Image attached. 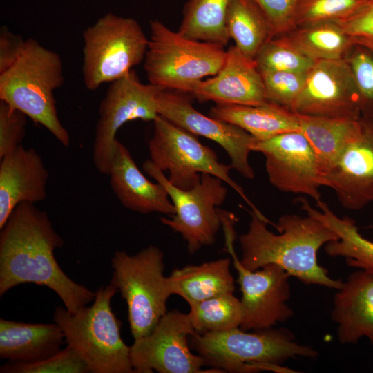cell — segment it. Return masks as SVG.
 <instances>
[{
  "label": "cell",
  "mask_w": 373,
  "mask_h": 373,
  "mask_svg": "<svg viewBox=\"0 0 373 373\" xmlns=\"http://www.w3.org/2000/svg\"><path fill=\"white\" fill-rule=\"evenodd\" d=\"M64 245L48 214L35 204L14 209L0 233V296L23 283L45 286L74 313L94 300L95 293L68 276L54 251Z\"/></svg>",
  "instance_id": "6da1fadb"
},
{
  "label": "cell",
  "mask_w": 373,
  "mask_h": 373,
  "mask_svg": "<svg viewBox=\"0 0 373 373\" xmlns=\"http://www.w3.org/2000/svg\"><path fill=\"white\" fill-rule=\"evenodd\" d=\"M248 231L238 238L241 264L249 270L274 264L305 285L339 289L343 282L328 275L317 261L319 249L338 236L321 220L307 214L281 216L274 224L278 234L267 229L271 223L253 211Z\"/></svg>",
  "instance_id": "7a4b0ae2"
},
{
  "label": "cell",
  "mask_w": 373,
  "mask_h": 373,
  "mask_svg": "<svg viewBox=\"0 0 373 373\" xmlns=\"http://www.w3.org/2000/svg\"><path fill=\"white\" fill-rule=\"evenodd\" d=\"M192 345L204 362L221 372L253 373L272 371L296 372L284 367L291 358H315L319 353L313 347L299 344L286 328L245 331L229 330L191 336Z\"/></svg>",
  "instance_id": "3957f363"
},
{
  "label": "cell",
  "mask_w": 373,
  "mask_h": 373,
  "mask_svg": "<svg viewBox=\"0 0 373 373\" xmlns=\"http://www.w3.org/2000/svg\"><path fill=\"white\" fill-rule=\"evenodd\" d=\"M64 82L59 55L28 39L17 60L0 73V100L46 128L67 147L70 135L59 120L54 97Z\"/></svg>",
  "instance_id": "277c9868"
},
{
  "label": "cell",
  "mask_w": 373,
  "mask_h": 373,
  "mask_svg": "<svg viewBox=\"0 0 373 373\" xmlns=\"http://www.w3.org/2000/svg\"><path fill=\"white\" fill-rule=\"evenodd\" d=\"M117 292L110 284L98 289L91 306L74 313L57 307L53 314L67 345L79 354L93 373L134 372L130 347L121 336V321L111 306Z\"/></svg>",
  "instance_id": "5b68a950"
},
{
  "label": "cell",
  "mask_w": 373,
  "mask_h": 373,
  "mask_svg": "<svg viewBox=\"0 0 373 373\" xmlns=\"http://www.w3.org/2000/svg\"><path fill=\"white\" fill-rule=\"evenodd\" d=\"M164 254L150 245L136 254L116 251L111 258V285L127 305L128 320L134 339L149 335L166 314V303L173 294L164 272Z\"/></svg>",
  "instance_id": "8992f818"
},
{
  "label": "cell",
  "mask_w": 373,
  "mask_h": 373,
  "mask_svg": "<svg viewBox=\"0 0 373 373\" xmlns=\"http://www.w3.org/2000/svg\"><path fill=\"white\" fill-rule=\"evenodd\" d=\"M150 31L144 68L149 83L166 90L189 93L224 62L223 46L186 38L158 20L150 21Z\"/></svg>",
  "instance_id": "52a82bcc"
},
{
  "label": "cell",
  "mask_w": 373,
  "mask_h": 373,
  "mask_svg": "<svg viewBox=\"0 0 373 373\" xmlns=\"http://www.w3.org/2000/svg\"><path fill=\"white\" fill-rule=\"evenodd\" d=\"M83 78L97 89L125 75L144 60L149 39L133 18L106 13L83 32Z\"/></svg>",
  "instance_id": "ba28073f"
},
{
  "label": "cell",
  "mask_w": 373,
  "mask_h": 373,
  "mask_svg": "<svg viewBox=\"0 0 373 373\" xmlns=\"http://www.w3.org/2000/svg\"><path fill=\"white\" fill-rule=\"evenodd\" d=\"M153 123V136L149 143L150 161L157 169L169 173L168 179L173 186L189 190L200 180L202 173H209L229 185L254 212L263 216L230 177L231 166L220 162L216 153L202 144L195 135L160 115Z\"/></svg>",
  "instance_id": "9c48e42d"
},
{
  "label": "cell",
  "mask_w": 373,
  "mask_h": 373,
  "mask_svg": "<svg viewBox=\"0 0 373 373\" xmlns=\"http://www.w3.org/2000/svg\"><path fill=\"white\" fill-rule=\"evenodd\" d=\"M143 169L166 189L175 213L169 218H161L160 221L182 236L189 253L193 254L202 247L214 244L222 227V211L218 207L224 203L228 193L224 182L203 173L192 189L182 190L173 186L150 160L143 164Z\"/></svg>",
  "instance_id": "30bf717a"
},
{
  "label": "cell",
  "mask_w": 373,
  "mask_h": 373,
  "mask_svg": "<svg viewBox=\"0 0 373 373\" xmlns=\"http://www.w3.org/2000/svg\"><path fill=\"white\" fill-rule=\"evenodd\" d=\"M164 90L141 82L133 70L111 83L100 103L93 149V162L99 173L109 174L116 133L125 123L136 119L153 122L159 115L157 99Z\"/></svg>",
  "instance_id": "8fae6325"
},
{
  "label": "cell",
  "mask_w": 373,
  "mask_h": 373,
  "mask_svg": "<svg viewBox=\"0 0 373 373\" xmlns=\"http://www.w3.org/2000/svg\"><path fill=\"white\" fill-rule=\"evenodd\" d=\"M233 231H227L226 238L242 293V317L240 328L245 331L269 329L291 318L294 312L287 304L291 296V275L274 264L254 271L245 268L233 249Z\"/></svg>",
  "instance_id": "7c38bea8"
},
{
  "label": "cell",
  "mask_w": 373,
  "mask_h": 373,
  "mask_svg": "<svg viewBox=\"0 0 373 373\" xmlns=\"http://www.w3.org/2000/svg\"><path fill=\"white\" fill-rule=\"evenodd\" d=\"M195 333L188 314L167 312L149 335L134 339L130 347L134 372H206L202 358L189 346L188 338Z\"/></svg>",
  "instance_id": "4fadbf2b"
},
{
  "label": "cell",
  "mask_w": 373,
  "mask_h": 373,
  "mask_svg": "<svg viewBox=\"0 0 373 373\" xmlns=\"http://www.w3.org/2000/svg\"><path fill=\"white\" fill-rule=\"evenodd\" d=\"M252 151L265 157L270 183L285 193L309 196L321 201L319 187L323 186L316 155L306 137L298 131L288 132L266 140H254Z\"/></svg>",
  "instance_id": "5bb4252c"
},
{
  "label": "cell",
  "mask_w": 373,
  "mask_h": 373,
  "mask_svg": "<svg viewBox=\"0 0 373 373\" xmlns=\"http://www.w3.org/2000/svg\"><path fill=\"white\" fill-rule=\"evenodd\" d=\"M291 111L310 116L360 119V95L347 60L316 61L307 73L304 87Z\"/></svg>",
  "instance_id": "9a60e30c"
},
{
  "label": "cell",
  "mask_w": 373,
  "mask_h": 373,
  "mask_svg": "<svg viewBox=\"0 0 373 373\" xmlns=\"http://www.w3.org/2000/svg\"><path fill=\"white\" fill-rule=\"evenodd\" d=\"M181 93L162 90L157 99L159 115L195 135L220 144L231 160V169L245 178L253 179L255 174L249 155L254 137L235 124L201 113L190 99Z\"/></svg>",
  "instance_id": "2e32d148"
},
{
  "label": "cell",
  "mask_w": 373,
  "mask_h": 373,
  "mask_svg": "<svg viewBox=\"0 0 373 373\" xmlns=\"http://www.w3.org/2000/svg\"><path fill=\"white\" fill-rule=\"evenodd\" d=\"M359 133L324 175V186L332 188L341 204L360 210L373 202V119L361 117Z\"/></svg>",
  "instance_id": "e0dca14e"
},
{
  "label": "cell",
  "mask_w": 373,
  "mask_h": 373,
  "mask_svg": "<svg viewBox=\"0 0 373 373\" xmlns=\"http://www.w3.org/2000/svg\"><path fill=\"white\" fill-rule=\"evenodd\" d=\"M189 93L201 102L245 106L267 102L256 60L244 55L236 46L226 51L224 62L217 74L199 82Z\"/></svg>",
  "instance_id": "ac0fdd59"
},
{
  "label": "cell",
  "mask_w": 373,
  "mask_h": 373,
  "mask_svg": "<svg viewBox=\"0 0 373 373\" xmlns=\"http://www.w3.org/2000/svg\"><path fill=\"white\" fill-rule=\"evenodd\" d=\"M48 172L39 154L21 144L1 159L0 229L16 207L46 198Z\"/></svg>",
  "instance_id": "d6986e66"
},
{
  "label": "cell",
  "mask_w": 373,
  "mask_h": 373,
  "mask_svg": "<svg viewBox=\"0 0 373 373\" xmlns=\"http://www.w3.org/2000/svg\"><path fill=\"white\" fill-rule=\"evenodd\" d=\"M108 175L114 193L126 208L142 214L160 213L169 217L174 214L166 189L142 173L128 149L117 139Z\"/></svg>",
  "instance_id": "ffe728a7"
},
{
  "label": "cell",
  "mask_w": 373,
  "mask_h": 373,
  "mask_svg": "<svg viewBox=\"0 0 373 373\" xmlns=\"http://www.w3.org/2000/svg\"><path fill=\"white\" fill-rule=\"evenodd\" d=\"M331 318L342 344L367 338L373 346V273L359 269L336 289Z\"/></svg>",
  "instance_id": "44dd1931"
},
{
  "label": "cell",
  "mask_w": 373,
  "mask_h": 373,
  "mask_svg": "<svg viewBox=\"0 0 373 373\" xmlns=\"http://www.w3.org/2000/svg\"><path fill=\"white\" fill-rule=\"evenodd\" d=\"M64 334L57 323H27L0 319V358L32 363L48 358L61 349Z\"/></svg>",
  "instance_id": "7402d4cb"
},
{
  "label": "cell",
  "mask_w": 373,
  "mask_h": 373,
  "mask_svg": "<svg viewBox=\"0 0 373 373\" xmlns=\"http://www.w3.org/2000/svg\"><path fill=\"white\" fill-rule=\"evenodd\" d=\"M307 214L321 220L339 237L325 245L326 254L332 257H343L347 266L373 273V242L361 235L355 221L348 217L339 218L322 200L314 209L305 198H297Z\"/></svg>",
  "instance_id": "603a6c76"
},
{
  "label": "cell",
  "mask_w": 373,
  "mask_h": 373,
  "mask_svg": "<svg viewBox=\"0 0 373 373\" xmlns=\"http://www.w3.org/2000/svg\"><path fill=\"white\" fill-rule=\"evenodd\" d=\"M209 115L240 127L257 140L300 131L295 113L269 102L258 106L216 104Z\"/></svg>",
  "instance_id": "cb8c5ba5"
},
{
  "label": "cell",
  "mask_w": 373,
  "mask_h": 373,
  "mask_svg": "<svg viewBox=\"0 0 373 373\" xmlns=\"http://www.w3.org/2000/svg\"><path fill=\"white\" fill-rule=\"evenodd\" d=\"M229 258L189 265L175 269L169 276L173 294L181 296L189 305L235 291L234 278Z\"/></svg>",
  "instance_id": "d4e9b609"
},
{
  "label": "cell",
  "mask_w": 373,
  "mask_h": 373,
  "mask_svg": "<svg viewBox=\"0 0 373 373\" xmlns=\"http://www.w3.org/2000/svg\"><path fill=\"white\" fill-rule=\"evenodd\" d=\"M296 114L300 132L313 149L324 178L345 147L361 131V118L354 120Z\"/></svg>",
  "instance_id": "484cf974"
},
{
  "label": "cell",
  "mask_w": 373,
  "mask_h": 373,
  "mask_svg": "<svg viewBox=\"0 0 373 373\" xmlns=\"http://www.w3.org/2000/svg\"><path fill=\"white\" fill-rule=\"evenodd\" d=\"M227 28L235 46L254 59L265 44L273 38L267 18L254 0H230Z\"/></svg>",
  "instance_id": "4316f807"
},
{
  "label": "cell",
  "mask_w": 373,
  "mask_h": 373,
  "mask_svg": "<svg viewBox=\"0 0 373 373\" xmlns=\"http://www.w3.org/2000/svg\"><path fill=\"white\" fill-rule=\"evenodd\" d=\"M230 0H189L178 32L184 37L225 46L230 37L227 16Z\"/></svg>",
  "instance_id": "83f0119b"
},
{
  "label": "cell",
  "mask_w": 373,
  "mask_h": 373,
  "mask_svg": "<svg viewBox=\"0 0 373 373\" xmlns=\"http://www.w3.org/2000/svg\"><path fill=\"white\" fill-rule=\"evenodd\" d=\"M283 35L315 62L342 59L354 46L350 37L335 22L298 27Z\"/></svg>",
  "instance_id": "f1b7e54d"
},
{
  "label": "cell",
  "mask_w": 373,
  "mask_h": 373,
  "mask_svg": "<svg viewBox=\"0 0 373 373\" xmlns=\"http://www.w3.org/2000/svg\"><path fill=\"white\" fill-rule=\"evenodd\" d=\"M189 307L188 314L197 333L223 332L240 327L242 305L233 293L218 295Z\"/></svg>",
  "instance_id": "f546056e"
},
{
  "label": "cell",
  "mask_w": 373,
  "mask_h": 373,
  "mask_svg": "<svg viewBox=\"0 0 373 373\" xmlns=\"http://www.w3.org/2000/svg\"><path fill=\"white\" fill-rule=\"evenodd\" d=\"M255 60L260 70L301 73H307L315 63L283 35L268 41Z\"/></svg>",
  "instance_id": "4dcf8cb0"
},
{
  "label": "cell",
  "mask_w": 373,
  "mask_h": 373,
  "mask_svg": "<svg viewBox=\"0 0 373 373\" xmlns=\"http://www.w3.org/2000/svg\"><path fill=\"white\" fill-rule=\"evenodd\" d=\"M367 0H300L296 14V28L344 19Z\"/></svg>",
  "instance_id": "1f68e13d"
},
{
  "label": "cell",
  "mask_w": 373,
  "mask_h": 373,
  "mask_svg": "<svg viewBox=\"0 0 373 373\" xmlns=\"http://www.w3.org/2000/svg\"><path fill=\"white\" fill-rule=\"evenodd\" d=\"M1 373H86L90 369L79 354L67 345L56 354L32 363L12 362L2 365Z\"/></svg>",
  "instance_id": "d6a6232c"
},
{
  "label": "cell",
  "mask_w": 373,
  "mask_h": 373,
  "mask_svg": "<svg viewBox=\"0 0 373 373\" xmlns=\"http://www.w3.org/2000/svg\"><path fill=\"white\" fill-rule=\"evenodd\" d=\"M267 102L291 108L301 93L306 74L287 71L260 70Z\"/></svg>",
  "instance_id": "836d02e7"
},
{
  "label": "cell",
  "mask_w": 373,
  "mask_h": 373,
  "mask_svg": "<svg viewBox=\"0 0 373 373\" xmlns=\"http://www.w3.org/2000/svg\"><path fill=\"white\" fill-rule=\"evenodd\" d=\"M356 47L347 60L360 95L361 117L373 119V52Z\"/></svg>",
  "instance_id": "e575fe53"
},
{
  "label": "cell",
  "mask_w": 373,
  "mask_h": 373,
  "mask_svg": "<svg viewBox=\"0 0 373 373\" xmlns=\"http://www.w3.org/2000/svg\"><path fill=\"white\" fill-rule=\"evenodd\" d=\"M28 117L0 102V159L21 145L26 135Z\"/></svg>",
  "instance_id": "d590c367"
},
{
  "label": "cell",
  "mask_w": 373,
  "mask_h": 373,
  "mask_svg": "<svg viewBox=\"0 0 373 373\" xmlns=\"http://www.w3.org/2000/svg\"><path fill=\"white\" fill-rule=\"evenodd\" d=\"M269 23L273 37L296 28V14L300 0H254Z\"/></svg>",
  "instance_id": "8d00e7d4"
},
{
  "label": "cell",
  "mask_w": 373,
  "mask_h": 373,
  "mask_svg": "<svg viewBox=\"0 0 373 373\" xmlns=\"http://www.w3.org/2000/svg\"><path fill=\"white\" fill-rule=\"evenodd\" d=\"M336 23L351 40L373 36V0L367 1L350 17Z\"/></svg>",
  "instance_id": "74e56055"
},
{
  "label": "cell",
  "mask_w": 373,
  "mask_h": 373,
  "mask_svg": "<svg viewBox=\"0 0 373 373\" xmlns=\"http://www.w3.org/2000/svg\"><path fill=\"white\" fill-rule=\"evenodd\" d=\"M26 40L10 32L6 26L0 30V73L6 70L17 60L23 50Z\"/></svg>",
  "instance_id": "f35d334b"
},
{
  "label": "cell",
  "mask_w": 373,
  "mask_h": 373,
  "mask_svg": "<svg viewBox=\"0 0 373 373\" xmlns=\"http://www.w3.org/2000/svg\"><path fill=\"white\" fill-rule=\"evenodd\" d=\"M352 41L354 46H363L373 52V36L354 39Z\"/></svg>",
  "instance_id": "ab89813d"
}]
</instances>
